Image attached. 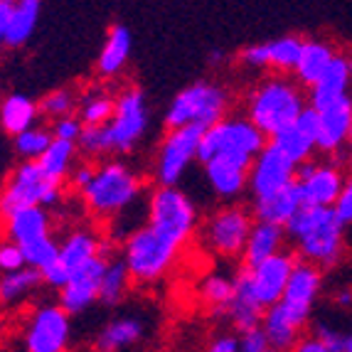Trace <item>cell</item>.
Returning <instances> with one entry per match:
<instances>
[{
  "label": "cell",
  "instance_id": "obj_3",
  "mask_svg": "<svg viewBox=\"0 0 352 352\" xmlns=\"http://www.w3.org/2000/svg\"><path fill=\"white\" fill-rule=\"evenodd\" d=\"M264 146V131L258 129L252 118H219L217 124L207 126L202 131L197 160L207 163V160L217 158V155L254 160Z\"/></svg>",
  "mask_w": 352,
  "mask_h": 352
},
{
  "label": "cell",
  "instance_id": "obj_42",
  "mask_svg": "<svg viewBox=\"0 0 352 352\" xmlns=\"http://www.w3.org/2000/svg\"><path fill=\"white\" fill-rule=\"evenodd\" d=\"M239 347L244 352H266V350H271L269 338H266V333H264V328H261V325L247 330V333H241L239 335Z\"/></svg>",
  "mask_w": 352,
  "mask_h": 352
},
{
  "label": "cell",
  "instance_id": "obj_18",
  "mask_svg": "<svg viewBox=\"0 0 352 352\" xmlns=\"http://www.w3.org/2000/svg\"><path fill=\"white\" fill-rule=\"evenodd\" d=\"M352 131V99L333 101L325 109H318V141L316 151L320 153H338L347 141H350Z\"/></svg>",
  "mask_w": 352,
  "mask_h": 352
},
{
  "label": "cell",
  "instance_id": "obj_36",
  "mask_svg": "<svg viewBox=\"0 0 352 352\" xmlns=\"http://www.w3.org/2000/svg\"><path fill=\"white\" fill-rule=\"evenodd\" d=\"M305 40H300L298 35H286L278 40L269 42V67L281 72H294L298 65L300 52H303Z\"/></svg>",
  "mask_w": 352,
  "mask_h": 352
},
{
  "label": "cell",
  "instance_id": "obj_30",
  "mask_svg": "<svg viewBox=\"0 0 352 352\" xmlns=\"http://www.w3.org/2000/svg\"><path fill=\"white\" fill-rule=\"evenodd\" d=\"M42 0H12L10 25H8L6 45L8 47H23L32 37L40 20Z\"/></svg>",
  "mask_w": 352,
  "mask_h": 352
},
{
  "label": "cell",
  "instance_id": "obj_35",
  "mask_svg": "<svg viewBox=\"0 0 352 352\" xmlns=\"http://www.w3.org/2000/svg\"><path fill=\"white\" fill-rule=\"evenodd\" d=\"M129 283H131V271L126 266V261H109V266L104 271V278H101L99 300L104 305H116L118 300L124 298Z\"/></svg>",
  "mask_w": 352,
  "mask_h": 352
},
{
  "label": "cell",
  "instance_id": "obj_11",
  "mask_svg": "<svg viewBox=\"0 0 352 352\" xmlns=\"http://www.w3.org/2000/svg\"><path fill=\"white\" fill-rule=\"evenodd\" d=\"M294 180L296 163L271 141L261 148V153L254 158L252 168H249V190H252L256 200L278 192V190H283Z\"/></svg>",
  "mask_w": 352,
  "mask_h": 352
},
{
  "label": "cell",
  "instance_id": "obj_49",
  "mask_svg": "<svg viewBox=\"0 0 352 352\" xmlns=\"http://www.w3.org/2000/svg\"><path fill=\"white\" fill-rule=\"evenodd\" d=\"M296 350H300V352H330L328 345H325L323 340H318L316 335H313V338H308L305 342H298V347H296Z\"/></svg>",
  "mask_w": 352,
  "mask_h": 352
},
{
  "label": "cell",
  "instance_id": "obj_41",
  "mask_svg": "<svg viewBox=\"0 0 352 352\" xmlns=\"http://www.w3.org/2000/svg\"><path fill=\"white\" fill-rule=\"evenodd\" d=\"M82 118H74V116H62V118H54V126H52V133L54 138H65V141H79V135H82Z\"/></svg>",
  "mask_w": 352,
  "mask_h": 352
},
{
  "label": "cell",
  "instance_id": "obj_4",
  "mask_svg": "<svg viewBox=\"0 0 352 352\" xmlns=\"http://www.w3.org/2000/svg\"><path fill=\"white\" fill-rule=\"evenodd\" d=\"M89 210L101 217H116L138 197V180L124 163H104L82 190Z\"/></svg>",
  "mask_w": 352,
  "mask_h": 352
},
{
  "label": "cell",
  "instance_id": "obj_12",
  "mask_svg": "<svg viewBox=\"0 0 352 352\" xmlns=\"http://www.w3.org/2000/svg\"><path fill=\"white\" fill-rule=\"evenodd\" d=\"M320 286H323L320 266L313 264V261H305V258L296 261L291 278L286 283V291H283L281 305L300 328L308 325V318H311L313 303H316L318 294H320Z\"/></svg>",
  "mask_w": 352,
  "mask_h": 352
},
{
  "label": "cell",
  "instance_id": "obj_15",
  "mask_svg": "<svg viewBox=\"0 0 352 352\" xmlns=\"http://www.w3.org/2000/svg\"><path fill=\"white\" fill-rule=\"evenodd\" d=\"M96 254H106V249L101 247V241L89 232H74L67 236V241L59 247V254L52 264H47L42 271L45 283L52 288H62L69 281L72 271L79 269L84 261H89Z\"/></svg>",
  "mask_w": 352,
  "mask_h": 352
},
{
  "label": "cell",
  "instance_id": "obj_23",
  "mask_svg": "<svg viewBox=\"0 0 352 352\" xmlns=\"http://www.w3.org/2000/svg\"><path fill=\"white\" fill-rule=\"evenodd\" d=\"M345 188V175L338 165H316L305 180H300L305 205H325L335 207Z\"/></svg>",
  "mask_w": 352,
  "mask_h": 352
},
{
  "label": "cell",
  "instance_id": "obj_53",
  "mask_svg": "<svg viewBox=\"0 0 352 352\" xmlns=\"http://www.w3.org/2000/svg\"><path fill=\"white\" fill-rule=\"evenodd\" d=\"M350 69H352V59H350Z\"/></svg>",
  "mask_w": 352,
  "mask_h": 352
},
{
  "label": "cell",
  "instance_id": "obj_6",
  "mask_svg": "<svg viewBox=\"0 0 352 352\" xmlns=\"http://www.w3.org/2000/svg\"><path fill=\"white\" fill-rule=\"evenodd\" d=\"M197 212L190 197L177 190V185H160L151 195L148 202V224H151L160 236L175 241L182 247L188 236L192 234Z\"/></svg>",
  "mask_w": 352,
  "mask_h": 352
},
{
  "label": "cell",
  "instance_id": "obj_32",
  "mask_svg": "<svg viewBox=\"0 0 352 352\" xmlns=\"http://www.w3.org/2000/svg\"><path fill=\"white\" fill-rule=\"evenodd\" d=\"M335 57L333 47L325 45V42L318 40H305L303 52H300L298 65H296V76L303 87H313V84L320 79V74L325 72V67L330 65V59Z\"/></svg>",
  "mask_w": 352,
  "mask_h": 352
},
{
  "label": "cell",
  "instance_id": "obj_34",
  "mask_svg": "<svg viewBox=\"0 0 352 352\" xmlns=\"http://www.w3.org/2000/svg\"><path fill=\"white\" fill-rule=\"evenodd\" d=\"M40 283H45V278L37 266L25 264L23 269L6 271V276L0 278V303H18L20 298L32 294Z\"/></svg>",
  "mask_w": 352,
  "mask_h": 352
},
{
  "label": "cell",
  "instance_id": "obj_8",
  "mask_svg": "<svg viewBox=\"0 0 352 352\" xmlns=\"http://www.w3.org/2000/svg\"><path fill=\"white\" fill-rule=\"evenodd\" d=\"M59 195H62L59 192V182L47 180L42 175L37 160H28L8 180L6 190L0 195V212L8 217V214H12L15 210H23V207H52L59 202Z\"/></svg>",
  "mask_w": 352,
  "mask_h": 352
},
{
  "label": "cell",
  "instance_id": "obj_47",
  "mask_svg": "<svg viewBox=\"0 0 352 352\" xmlns=\"http://www.w3.org/2000/svg\"><path fill=\"white\" fill-rule=\"evenodd\" d=\"M12 0H0V45H6L8 25H10Z\"/></svg>",
  "mask_w": 352,
  "mask_h": 352
},
{
  "label": "cell",
  "instance_id": "obj_7",
  "mask_svg": "<svg viewBox=\"0 0 352 352\" xmlns=\"http://www.w3.org/2000/svg\"><path fill=\"white\" fill-rule=\"evenodd\" d=\"M227 113V94L217 84L200 82L192 87L182 89L180 94L173 99L170 109L165 113V126L175 129V126H207L217 124L219 118Z\"/></svg>",
  "mask_w": 352,
  "mask_h": 352
},
{
  "label": "cell",
  "instance_id": "obj_27",
  "mask_svg": "<svg viewBox=\"0 0 352 352\" xmlns=\"http://www.w3.org/2000/svg\"><path fill=\"white\" fill-rule=\"evenodd\" d=\"M261 328H264L266 338H269L271 350H296L300 342V325L294 318L288 316L281 300L269 305L261 318Z\"/></svg>",
  "mask_w": 352,
  "mask_h": 352
},
{
  "label": "cell",
  "instance_id": "obj_28",
  "mask_svg": "<svg viewBox=\"0 0 352 352\" xmlns=\"http://www.w3.org/2000/svg\"><path fill=\"white\" fill-rule=\"evenodd\" d=\"M146 335V325H143L141 318L124 316L116 318L106 325L104 330L96 338V347L104 352H116V350H129V347L138 345Z\"/></svg>",
  "mask_w": 352,
  "mask_h": 352
},
{
  "label": "cell",
  "instance_id": "obj_22",
  "mask_svg": "<svg viewBox=\"0 0 352 352\" xmlns=\"http://www.w3.org/2000/svg\"><path fill=\"white\" fill-rule=\"evenodd\" d=\"M264 305L258 303V298L252 291V281H249V271L244 269L239 276L234 278V296L227 305V316L232 318V323L239 333H247V330L261 325V318H264Z\"/></svg>",
  "mask_w": 352,
  "mask_h": 352
},
{
  "label": "cell",
  "instance_id": "obj_52",
  "mask_svg": "<svg viewBox=\"0 0 352 352\" xmlns=\"http://www.w3.org/2000/svg\"><path fill=\"white\" fill-rule=\"evenodd\" d=\"M347 143H350V165H352V131H350V141Z\"/></svg>",
  "mask_w": 352,
  "mask_h": 352
},
{
  "label": "cell",
  "instance_id": "obj_50",
  "mask_svg": "<svg viewBox=\"0 0 352 352\" xmlns=\"http://www.w3.org/2000/svg\"><path fill=\"white\" fill-rule=\"evenodd\" d=\"M335 303L342 305V308H350L352 305V291L350 288H345V291H340V294L335 296Z\"/></svg>",
  "mask_w": 352,
  "mask_h": 352
},
{
  "label": "cell",
  "instance_id": "obj_14",
  "mask_svg": "<svg viewBox=\"0 0 352 352\" xmlns=\"http://www.w3.org/2000/svg\"><path fill=\"white\" fill-rule=\"evenodd\" d=\"M69 313L62 305H47L32 316L25 333V347L30 352H62L69 345Z\"/></svg>",
  "mask_w": 352,
  "mask_h": 352
},
{
  "label": "cell",
  "instance_id": "obj_5",
  "mask_svg": "<svg viewBox=\"0 0 352 352\" xmlns=\"http://www.w3.org/2000/svg\"><path fill=\"white\" fill-rule=\"evenodd\" d=\"M177 244L170 239L160 236L151 224L135 229L126 241L124 261L131 271V278L135 281H155L170 269L177 256Z\"/></svg>",
  "mask_w": 352,
  "mask_h": 352
},
{
  "label": "cell",
  "instance_id": "obj_48",
  "mask_svg": "<svg viewBox=\"0 0 352 352\" xmlns=\"http://www.w3.org/2000/svg\"><path fill=\"white\" fill-rule=\"evenodd\" d=\"M94 170L96 168H91V165H82V168H76L74 173H72V182H74V188L84 190L89 185V180L94 177Z\"/></svg>",
  "mask_w": 352,
  "mask_h": 352
},
{
  "label": "cell",
  "instance_id": "obj_46",
  "mask_svg": "<svg viewBox=\"0 0 352 352\" xmlns=\"http://www.w3.org/2000/svg\"><path fill=\"white\" fill-rule=\"evenodd\" d=\"M210 350L212 352H236V350H241L239 338H236V335H219V338L212 340Z\"/></svg>",
  "mask_w": 352,
  "mask_h": 352
},
{
  "label": "cell",
  "instance_id": "obj_1",
  "mask_svg": "<svg viewBox=\"0 0 352 352\" xmlns=\"http://www.w3.org/2000/svg\"><path fill=\"white\" fill-rule=\"evenodd\" d=\"M286 236L296 241L300 256L318 266H333L342 254L347 224L325 205H300L298 212L288 219Z\"/></svg>",
  "mask_w": 352,
  "mask_h": 352
},
{
  "label": "cell",
  "instance_id": "obj_37",
  "mask_svg": "<svg viewBox=\"0 0 352 352\" xmlns=\"http://www.w3.org/2000/svg\"><path fill=\"white\" fill-rule=\"evenodd\" d=\"M52 141H54V133H50L45 129H37V126H30L28 131L15 135V151L25 160H37L42 153L47 151V146Z\"/></svg>",
  "mask_w": 352,
  "mask_h": 352
},
{
  "label": "cell",
  "instance_id": "obj_45",
  "mask_svg": "<svg viewBox=\"0 0 352 352\" xmlns=\"http://www.w3.org/2000/svg\"><path fill=\"white\" fill-rule=\"evenodd\" d=\"M335 212L340 214V219L345 224H352V177L345 180V188H342L340 197L335 202Z\"/></svg>",
  "mask_w": 352,
  "mask_h": 352
},
{
  "label": "cell",
  "instance_id": "obj_25",
  "mask_svg": "<svg viewBox=\"0 0 352 352\" xmlns=\"http://www.w3.org/2000/svg\"><path fill=\"white\" fill-rule=\"evenodd\" d=\"M8 234L20 247H28V244H35V241L52 236L50 234V219L45 207L32 205L8 214Z\"/></svg>",
  "mask_w": 352,
  "mask_h": 352
},
{
  "label": "cell",
  "instance_id": "obj_9",
  "mask_svg": "<svg viewBox=\"0 0 352 352\" xmlns=\"http://www.w3.org/2000/svg\"><path fill=\"white\" fill-rule=\"evenodd\" d=\"M148 129V106L146 96L138 89H129L116 99V111L111 121L104 124L106 153H129L138 146Z\"/></svg>",
  "mask_w": 352,
  "mask_h": 352
},
{
  "label": "cell",
  "instance_id": "obj_16",
  "mask_svg": "<svg viewBox=\"0 0 352 352\" xmlns=\"http://www.w3.org/2000/svg\"><path fill=\"white\" fill-rule=\"evenodd\" d=\"M252 232V219L239 207H227L212 214L205 229V239L222 256H236L244 252V244Z\"/></svg>",
  "mask_w": 352,
  "mask_h": 352
},
{
  "label": "cell",
  "instance_id": "obj_17",
  "mask_svg": "<svg viewBox=\"0 0 352 352\" xmlns=\"http://www.w3.org/2000/svg\"><path fill=\"white\" fill-rule=\"evenodd\" d=\"M294 258L288 252H278L274 256L264 258L261 264L252 266L249 271V281H252V291L258 298V303L269 308V305L278 303L283 298V291H286V283L291 278V271H294Z\"/></svg>",
  "mask_w": 352,
  "mask_h": 352
},
{
  "label": "cell",
  "instance_id": "obj_20",
  "mask_svg": "<svg viewBox=\"0 0 352 352\" xmlns=\"http://www.w3.org/2000/svg\"><path fill=\"white\" fill-rule=\"evenodd\" d=\"M254 160H241V158H229V155H217V158L207 160L205 175L210 188L219 197H236L241 190L249 185V168Z\"/></svg>",
  "mask_w": 352,
  "mask_h": 352
},
{
  "label": "cell",
  "instance_id": "obj_19",
  "mask_svg": "<svg viewBox=\"0 0 352 352\" xmlns=\"http://www.w3.org/2000/svg\"><path fill=\"white\" fill-rule=\"evenodd\" d=\"M316 141H318V109H313L311 104L300 111V116L296 118L294 124L286 126L283 131H278L276 135H271V143L281 148L296 165L311 158V153L316 151Z\"/></svg>",
  "mask_w": 352,
  "mask_h": 352
},
{
  "label": "cell",
  "instance_id": "obj_29",
  "mask_svg": "<svg viewBox=\"0 0 352 352\" xmlns=\"http://www.w3.org/2000/svg\"><path fill=\"white\" fill-rule=\"evenodd\" d=\"M37 113H40V104L30 99L25 94H10L0 104V129L8 135H15L28 131L30 126H35Z\"/></svg>",
  "mask_w": 352,
  "mask_h": 352
},
{
  "label": "cell",
  "instance_id": "obj_31",
  "mask_svg": "<svg viewBox=\"0 0 352 352\" xmlns=\"http://www.w3.org/2000/svg\"><path fill=\"white\" fill-rule=\"evenodd\" d=\"M131 30L126 25H113L109 30V37H106V45L99 54V72L104 76H113L124 69V65L131 57Z\"/></svg>",
  "mask_w": 352,
  "mask_h": 352
},
{
  "label": "cell",
  "instance_id": "obj_33",
  "mask_svg": "<svg viewBox=\"0 0 352 352\" xmlns=\"http://www.w3.org/2000/svg\"><path fill=\"white\" fill-rule=\"evenodd\" d=\"M76 155V143L74 141H65V138H54L47 146V151L42 153L37 158L42 175L47 180L62 182L67 177V173L72 170V160Z\"/></svg>",
  "mask_w": 352,
  "mask_h": 352
},
{
  "label": "cell",
  "instance_id": "obj_2",
  "mask_svg": "<svg viewBox=\"0 0 352 352\" xmlns=\"http://www.w3.org/2000/svg\"><path fill=\"white\" fill-rule=\"evenodd\" d=\"M305 109V99L296 84L286 79H266L249 96L247 113L266 138L291 126Z\"/></svg>",
  "mask_w": 352,
  "mask_h": 352
},
{
  "label": "cell",
  "instance_id": "obj_38",
  "mask_svg": "<svg viewBox=\"0 0 352 352\" xmlns=\"http://www.w3.org/2000/svg\"><path fill=\"white\" fill-rule=\"evenodd\" d=\"M116 111V101L109 96H89L82 106V124L84 126H104L111 121Z\"/></svg>",
  "mask_w": 352,
  "mask_h": 352
},
{
  "label": "cell",
  "instance_id": "obj_43",
  "mask_svg": "<svg viewBox=\"0 0 352 352\" xmlns=\"http://www.w3.org/2000/svg\"><path fill=\"white\" fill-rule=\"evenodd\" d=\"M28 264L25 261V254L20 249V244H0V269L3 271H15V269H23Z\"/></svg>",
  "mask_w": 352,
  "mask_h": 352
},
{
  "label": "cell",
  "instance_id": "obj_44",
  "mask_svg": "<svg viewBox=\"0 0 352 352\" xmlns=\"http://www.w3.org/2000/svg\"><path fill=\"white\" fill-rule=\"evenodd\" d=\"M241 59H244V65L256 67V69L269 67V42H261V45L247 47L244 52H241Z\"/></svg>",
  "mask_w": 352,
  "mask_h": 352
},
{
  "label": "cell",
  "instance_id": "obj_24",
  "mask_svg": "<svg viewBox=\"0 0 352 352\" xmlns=\"http://www.w3.org/2000/svg\"><path fill=\"white\" fill-rule=\"evenodd\" d=\"M283 241H286V227L283 224L264 222L258 219L256 224H252V232H249V239L244 244V266L252 269V266L261 264L264 258L274 256L283 249Z\"/></svg>",
  "mask_w": 352,
  "mask_h": 352
},
{
  "label": "cell",
  "instance_id": "obj_13",
  "mask_svg": "<svg viewBox=\"0 0 352 352\" xmlns=\"http://www.w3.org/2000/svg\"><path fill=\"white\" fill-rule=\"evenodd\" d=\"M109 266V258L106 254H96L89 261H84L79 269L72 271L69 281L59 288V298H62V308H65L69 316L76 313H84L89 305H94L99 300L101 291V278H104V271Z\"/></svg>",
  "mask_w": 352,
  "mask_h": 352
},
{
  "label": "cell",
  "instance_id": "obj_39",
  "mask_svg": "<svg viewBox=\"0 0 352 352\" xmlns=\"http://www.w3.org/2000/svg\"><path fill=\"white\" fill-rule=\"evenodd\" d=\"M202 296L217 311H227L229 300L234 296V281L227 276H210L205 281V288H202Z\"/></svg>",
  "mask_w": 352,
  "mask_h": 352
},
{
  "label": "cell",
  "instance_id": "obj_51",
  "mask_svg": "<svg viewBox=\"0 0 352 352\" xmlns=\"http://www.w3.org/2000/svg\"><path fill=\"white\" fill-rule=\"evenodd\" d=\"M345 352H352V333L345 335Z\"/></svg>",
  "mask_w": 352,
  "mask_h": 352
},
{
  "label": "cell",
  "instance_id": "obj_21",
  "mask_svg": "<svg viewBox=\"0 0 352 352\" xmlns=\"http://www.w3.org/2000/svg\"><path fill=\"white\" fill-rule=\"evenodd\" d=\"M350 59L342 57V54H335L330 59V65L325 67V72L320 74L316 84L311 87V94H308V104L313 109H325L333 101L347 96V87H350Z\"/></svg>",
  "mask_w": 352,
  "mask_h": 352
},
{
  "label": "cell",
  "instance_id": "obj_40",
  "mask_svg": "<svg viewBox=\"0 0 352 352\" xmlns=\"http://www.w3.org/2000/svg\"><path fill=\"white\" fill-rule=\"evenodd\" d=\"M72 109H74V96L67 91V89H57L52 94H47L40 101V113H45L47 118H62L69 116Z\"/></svg>",
  "mask_w": 352,
  "mask_h": 352
},
{
  "label": "cell",
  "instance_id": "obj_26",
  "mask_svg": "<svg viewBox=\"0 0 352 352\" xmlns=\"http://www.w3.org/2000/svg\"><path fill=\"white\" fill-rule=\"evenodd\" d=\"M300 205H305L303 190H300V182L294 180L291 185H286L283 190H278V192L256 200V205H254V214H256V219H264V222L286 224L288 219L298 212Z\"/></svg>",
  "mask_w": 352,
  "mask_h": 352
},
{
  "label": "cell",
  "instance_id": "obj_10",
  "mask_svg": "<svg viewBox=\"0 0 352 352\" xmlns=\"http://www.w3.org/2000/svg\"><path fill=\"white\" fill-rule=\"evenodd\" d=\"M202 126H175L168 131L158 153V180L160 185H177L188 173L200 151Z\"/></svg>",
  "mask_w": 352,
  "mask_h": 352
}]
</instances>
